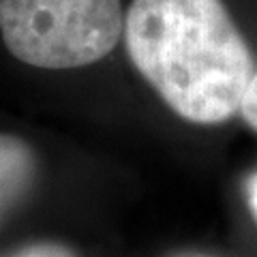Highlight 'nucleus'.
<instances>
[{
    "label": "nucleus",
    "instance_id": "f257e3e1",
    "mask_svg": "<svg viewBox=\"0 0 257 257\" xmlns=\"http://www.w3.org/2000/svg\"><path fill=\"white\" fill-rule=\"evenodd\" d=\"M122 37L138 73L182 120L223 124L240 111L255 64L221 0H133Z\"/></svg>",
    "mask_w": 257,
    "mask_h": 257
},
{
    "label": "nucleus",
    "instance_id": "20e7f679",
    "mask_svg": "<svg viewBox=\"0 0 257 257\" xmlns=\"http://www.w3.org/2000/svg\"><path fill=\"white\" fill-rule=\"evenodd\" d=\"M9 257H77L73 248L60 242H32L26 246H20Z\"/></svg>",
    "mask_w": 257,
    "mask_h": 257
},
{
    "label": "nucleus",
    "instance_id": "7ed1b4c3",
    "mask_svg": "<svg viewBox=\"0 0 257 257\" xmlns=\"http://www.w3.org/2000/svg\"><path fill=\"white\" fill-rule=\"evenodd\" d=\"M39 159L20 135L0 133V221L20 206L35 187Z\"/></svg>",
    "mask_w": 257,
    "mask_h": 257
},
{
    "label": "nucleus",
    "instance_id": "423d86ee",
    "mask_svg": "<svg viewBox=\"0 0 257 257\" xmlns=\"http://www.w3.org/2000/svg\"><path fill=\"white\" fill-rule=\"evenodd\" d=\"M246 199H248V208H251L253 216L257 219V172L248 176V180H246Z\"/></svg>",
    "mask_w": 257,
    "mask_h": 257
},
{
    "label": "nucleus",
    "instance_id": "f03ea898",
    "mask_svg": "<svg viewBox=\"0 0 257 257\" xmlns=\"http://www.w3.org/2000/svg\"><path fill=\"white\" fill-rule=\"evenodd\" d=\"M124 32L120 0H0V37L37 69H79L111 54Z\"/></svg>",
    "mask_w": 257,
    "mask_h": 257
},
{
    "label": "nucleus",
    "instance_id": "39448f33",
    "mask_svg": "<svg viewBox=\"0 0 257 257\" xmlns=\"http://www.w3.org/2000/svg\"><path fill=\"white\" fill-rule=\"evenodd\" d=\"M238 114L242 116L244 122L257 133V69L253 71L251 79H248V86L244 90V96H242V103H240Z\"/></svg>",
    "mask_w": 257,
    "mask_h": 257
}]
</instances>
